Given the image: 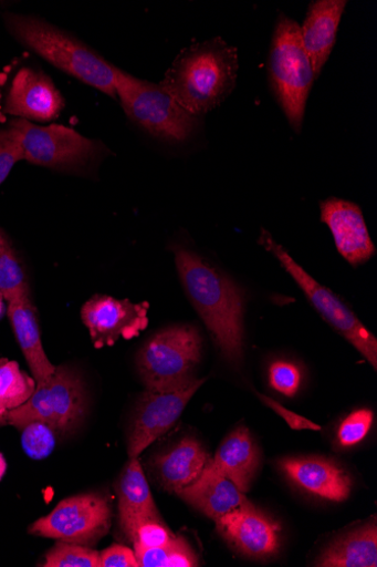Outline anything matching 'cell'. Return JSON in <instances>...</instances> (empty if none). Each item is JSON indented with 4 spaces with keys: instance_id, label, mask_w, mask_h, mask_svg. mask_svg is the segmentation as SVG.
Returning <instances> with one entry per match:
<instances>
[{
    "instance_id": "cell-1",
    "label": "cell",
    "mask_w": 377,
    "mask_h": 567,
    "mask_svg": "<svg viewBox=\"0 0 377 567\" xmlns=\"http://www.w3.org/2000/svg\"><path fill=\"white\" fill-rule=\"evenodd\" d=\"M184 288L228 362L239 369L244 353V292L195 250L174 245Z\"/></svg>"
},
{
    "instance_id": "cell-2",
    "label": "cell",
    "mask_w": 377,
    "mask_h": 567,
    "mask_svg": "<svg viewBox=\"0 0 377 567\" xmlns=\"http://www.w3.org/2000/svg\"><path fill=\"white\" fill-rule=\"evenodd\" d=\"M238 71V49L219 37L184 49L159 85L184 110L201 118L232 94Z\"/></svg>"
},
{
    "instance_id": "cell-3",
    "label": "cell",
    "mask_w": 377,
    "mask_h": 567,
    "mask_svg": "<svg viewBox=\"0 0 377 567\" xmlns=\"http://www.w3.org/2000/svg\"><path fill=\"white\" fill-rule=\"evenodd\" d=\"M10 34L52 66L113 99L121 69L72 33L39 18L7 13Z\"/></svg>"
},
{
    "instance_id": "cell-4",
    "label": "cell",
    "mask_w": 377,
    "mask_h": 567,
    "mask_svg": "<svg viewBox=\"0 0 377 567\" xmlns=\"http://www.w3.org/2000/svg\"><path fill=\"white\" fill-rule=\"evenodd\" d=\"M269 83L290 125L300 134L306 102L315 79L294 20L279 17L268 60Z\"/></svg>"
},
{
    "instance_id": "cell-5",
    "label": "cell",
    "mask_w": 377,
    "mask_h": 567,
    "mask_svg": "<svg viewBox=\"0 0 377 567\" xmlns=\"http://www.w3.org/2000/svg\"><path fill=\"white\" fill-rule=\"evenodd\" d=\"M202 339L191 326H178L153 336L137 355V370L147 391L176 392L193 385Z\"/></svg>"
},
{
    "instance_id": "cell-6",
    "label": "cell",
    "mask_w": 377,
    "mask_h": 567,
    "mask_svg": "<svg viewBox=\"0 0 377 567\" xmlns=\"http://www.w3.org/2000/svg\"><path fill=\"white\" fill-rule=\"evenodd\" d=\"M116 92L126 116L161 142L182 144L199 131L200 118L184 110L159 84L119 70Z\"/></svg>"
},
{
    "instance_id": "cell-7",
    "label": "cell",
    "mask_w": 377,
    "mask_h": 567,
    "mask_svg": "<svg viewBox=\"0 0 377 567\" xmlns=\"http://www.w3.org/2000/svg\"><path fill=\"white\" fill-rule=\"evenodd\" d=\"M9 125L19 133L24 161L39 167L83 173L107 153L101 141L85 137L64 125L40 126L20 118Z\"/></svg>"
},
{
    "instance_id": "cell-8",
    "label": "cell",
    "mask_w": 377,
    "mask_h": 567,
    "mask_svg": "<svg viewBox=\"0 0 377 567\" xmlns=\"http://www.w3.org/2000/svg\"><path fill=\"white\" fill-rule=\"evenodd\" d=\"M87 394L82 377L72 368L59 367L51 379L36 386L21 406L8 411V425L21 430L28 423L41 421L59 433L75 429L84 419Z\"/></svg>"
},
{
    "instance_id": "cell-9",
    "label": "cell",
    "mask_w": 377,
    "mask_h": 567,
    "mask_svg": "<svg viewBox=\"0 0 377 567\" xmlns=\"http://www.w3.org/2000/svg\"><path fill=\"white\" fill-rule=\"evenodd\" d=\"M259 244L276 257L323 320L327 321L350 342L376 371L377 340L358 320L352 309L337 295L315 281L265 229L261 230Z\"/></svg>"
},
{
    "instance_id": "cell-10",
    "label": "cell",
    "mask_w": 377,
    "mask_h": 567,
    "mask_svg": "<svg viewBox=\"0 0 377 567\" xmlns=\"http://www.w3.org/2000/svg\"><path fill=\"white\" fill-rule=\"evenodd\" d=\"M111 499L101 494H83L62 501L30 528L31 535L60 542L94 546L112 527Z\"/></svg>"
},
{
    "instance_id": "cell-11",
    "label": "cell",
    "mask_w": 377,
    "mask_h": 567,
    "mask_svg": "<svg viewBox=\"0 0 377 567\" xmlns=\"http://www.w3.org/2000/svg\"><path fill=\"white\" fill-rule=\"evenodd\" d=\"M149 303L96 295L82 308L81 317L96 349L138 337L148 326Z\"/></svg>"
},
{
    "instance_id": "cell-12",
    "label": "cell",
    "mask_w": 377,
    "mask_h": 567,
    "mask_svg": "<svg viewBox=\"0 0 377 567\" xmlns=\"http://www.w3.org/2000/svg\"><path fill=\"white\" fill-rule=\"evenodd\" d=\"M207 379L176 392L147 391L138 400L128 439L129 458L138 457L151 443L169 432Z\"/></svg>"
},
{
    "instance_id": "cell-13",
    "label": "cell",
    "mask_w": 377,
    "mask_h": 567,
    "mask_svg": "<svg viewBox=\"0 0 377 567\" xmlns=\"http://www.w3.org/2000/svg\"><path fill=\"white\" fill-rule=\"evenodd\" d=\"M66 106L55 83L41 70L30 66L18 71L6 96V113L29 122L56 121Z\"/></svg>"
},
{
    "instance_id": "cell-14",
    "label": "cell",
    "mask_w": 377,
    "mask_h": 567,
    "mask_svg": "<svg viewBox=\"0 0 377 567\" xmlns=\"http://www.w3.org/2000/svg\"><path fill=\"white\" fill-rule=\"evenodd\" d=\"M214 523L219 534L248 557L271 558L280 551L281 526L253 504L234 509Z\"/></svg>"
},
{
    "instance_id": "cell-15",
    "label": "cell",
    "mask_w": 377,
    "mask_h": 567,
    "mask_svg": "<svg viewBox=\"0 0 377 567\" xmlns=\"http://www.w3.org/2000/svg\"><path fill=\"white\" fill-rule=\"evenodd\" d=\"M321 220L332 230L338 251L353 267L371 259L376 249L363 213L355 203L332 197L321 202Z\"/></svg>"
},
{
    "instance_id": "cell-16",
    "label": "cell",
    "mask_w": 377,
    "mask_h": 567,
    "mask_svg": "<svg viewBox=\"0 0 377 567\" xmlns=\"http://www.w3.org/2000/svg\"><path fill=\"white\" fill-rule=\"evenodd\" d=\"M279 466L293 484L311 495L332 502H344L350 495L352 478L331 460L286 457Z\"/></svg>"
},
{
    "instance_id": "cell-17",
    "label": "cell",
    "mask_w": 377,
    "mask_h": 567,
    "mask_svg": "<svg viewBox=\"0 0 377 567\" xmlns=\"http://www.w3.org/2000/svg\"><path fill=\"white\" fill-rule=\"evenodd\" d=\"M346 7V0H316L308 7L301 37L315 79L332 55Z\"/></svg>"
},
{
    "instance_id": "cell-18",
    "label": "cell",
    "mask_w": 377,
    "mask_h": 567,
    "mask_svg": "<svg viewBox=\"0 0 377 567\" xmlns=\"http://www.w3.org/2000/svg\"><path fill=\"white\" fill-rule=\"evenodd\" d=\"M177 495L213 522L252 504L230 480L212 468L210 461L200 477Z\"/></svg>"
},
{
    "instance_id": "cell-19",
    "label": "cell",
    "mask_w": 377,
    "mask_h": 567,
    "mask_svg": "<svg viewBox=\"0 0 377 567\" xmlns=\"http://www.w3.org/2000/svg\"><path fill=\"white\" fill-rule=\"evenodd\" d=\"M8 302V313L13 331L36 386H41L55 373L56 367L51 364L43 350L36 309L30 295L13 298Z\"/></svg>"
},
{
    "instance_id": "cell-20",
    "label": "cell",
    "mask_w": 377,
    "mask_h": 567,
    "mask_svg": "<svg viewBox=\"0 0 377 567\" xmlns=\"http://www.w3.org/2000/svg\"><path fill=\"white\" fill-rule=\"evenodd\" d=\"M116 489L121 527L129 542L142 522L161 519L138 457L129 458Z\"/></svg>"
},
{
    "instance_id": "cell-21",
    "label": "cell",
    "mask_w": 377,
    "mask_h": 567,
    "mask_svg": "<svg viewBox=\"0 0 377 567\" xmlns=\"http://www.w3.org/2000/svg\"><path fill=\"white\" fill-rule=\"evenodd\" d=\"M210 460L200 442L187 437L168 453L157 456L154 468L161 487L178 494L200 477Z\"/></svg>"
},
{
    "instance_id": "cell-22",
    "label": "cell",
    "mask_w": 377,
    "mask_h": 567,
    "mask_svg": "<svg viewBox=\"0 0 377 567\" xmlns=\"http://www.w3.org/2000/svg\"><path fill=\"white\" fill-rule=\"evenodd\" d=\"M214 471L248 493L260 465V453L250 432L241 427L231 433L210 460Z\"/></svg>"
},
{
    "instance_id": "cell-23",
    "label": "cell",
    "mask_w": 377,
    "mask_h": 567,
    "mask_svg": "<svg viewBox=\"0 0 377 567\" xmlns=\"http://www.w3.org/2000/svg\"><path fill=\"white\" fill-rule=\"evenodd\" d=\"M316 566L325 567H376L377 527L368 523L334 542L322 553Z\"/></svg>"
},
{
    "instance_id": "cell-24",
    "label": "cell",
    "mask_w": 377,
    "mask_h": 567,
    "mask_svg": "<svg viewBox=\"0 0 377 567\" xmlns=\"http://www.w3.org/2000/svg\"><path fill=\"white\" fill-rule=\"evenodd\" d=\"M35 390V380L21 371L17 362L0 359V415L23 405Z\"/></svg>"
},
{
    "instance_id": "cell-25",
    "label": "cell",
    "mask_w": 377,
    "mask_h": 567,
    "mask_svg": "<svg viewBox=\"0 0 377 567\" xmlns=\"http://www.w3.org/2000/svg\"><path fill=\"white\" fill-rule=\"evenodd\" d=\"M0 290H2L7 301L30 295V286L23 265L3 229H0Z\"/></svg>"
},
{
    "instance_id": "cell-26",
    "label": "cell",
    "mask_w": 377,
    "mask_h": 567,
    "mask_svg": "<svg viewBox=\"0 0 377 567\" xmlns=\"http://www.w3.org/2000/svg\"><path fill=\"white\" fill-rule=\"evenodd\" d=\"M139 567H195L197 554L184 537H176L166 546L134 549Z\"/></svg>"
},
{
    "instance_id": "cell-27",
    "label": "cell",
    "mask_w": 377,
    "mask_h": 567,
    "mask_svg": "<svg viewBox=\"0 0 377 567\" xmlns=\"http://www.w3.org/2000/svg\"><path fill=\"white\" fill-rule=\"evenodd\" d=\"M45 567H100V553L77 544L60 542L45 555Z\"/></svg>"
},
{
    "instance_id": "cell-28",
    "label": "cell",
    "mask_w": 377,
    "mask_h": 567,
    "mask_svg": "<svg viewBox=\"0 0 377 567\" xmlns=\"http://www.w3.org/2000/svg\"><path fill=\"white\" fill-rule=\"evenodd\" d=\"M22 446L33 460L46 458L56 449L59 432L49 424L34 421L21 429Z\"/></svg>"
},
{
    "instance_id": "cell-29",
    "label": "cell",
    "mask_w": 377,
    "mask_h": 567,
    "mask_svg": "<svg viewBox=\"0 0 377 567\" xmlns=\"http://www.w3.org/2000/svg\"><path fill=\"white\" fill-rule=\"evenodd\" d=\"M177 536L165 525L164 519L142 522L132 536L135 549H150L166 546Z\"/></svg>"
},
{
    "instance_id": "cell-30",
    "label": "cell",
    "mask_w": 377,
    "mask_h": 567,
    "mask_svg": "<svg viewBox=\"0 0 377 567\" xmlns=\"http://www.w3.org/2000/svg\"><path fill=\"white\" fill-rule=\"evenodd\" d=\"M374 421L370 409H358L342 423L338 431V441L343 447L358 445L368 435Z\"/></svg>"
},
{
    "instance_id": "cell-31",
    "label": "cell",
    "mask_w": 377,
    "mask_h": 567,
    "mask_svg": "<svg viewBox=\"0 0 377 567\" xmlns=\"http://www.w3.org/2000/svg\"><path fill=\"white\" fill-rule=\"evenodd\" d=\"M269 384L287 398L297 394L302 384V372L293 363L286 360H277L269 368Z\"/></svg>"
},
{
    "instance_id": "cell-32",
    "label": "cell",
    "mask_w": 377,
    "mask_h": 567,
    "mask_svg": "<svg viewBox=\"0 0 377 567\" xmlns=\"http://www.w3.org/2000/svg\"><path fill=\"white\" fill-rule=\"evenodd\" d=\"M24 161L19 133L8 125L0 128V185L10 176L14 166Z\"/></svg>"
},
{
    "instance_id": "cell-33",
    "label": "cell",
    "mask_w": 377,
    "mask_h": 567,
    "mask_svg": "<svg viewBox=\"0 0 377 567\" xmlns=\"http://www.w3.org/2000/svg\"><path fill=\"white\" fill-rule=\"evenodd\" d=\"M259 399L269 408L273 409L279 416H281L287 425L294 431H314L317 432L321 430V426L314 424L313 422L295 414V412L286 409L284 405L279 403L272 398L265 396L261 393H256Z\"/></svg>"
},
{
    "instance_id": "cell-34",
    "label": "cell",
    "mask_w": 377,
    "mask_h": 567,
    "mask_svg": "<svg viewBox=\"0 0 377 567\" xmlns=\"http://www.w3.org/2000/svg\"><path fill=\"white\" fill-rule=\"evenodd\" d=\"M100 567H139L135 551L129 547L114 545L100 553Z\"/></svg>"
},
{
    "instance_id": "cell-35",
    "label": "cell",
    "mask_w": 377,
    "mask_h": 567,
    "mask_svg": "<svg viewBox=\"0 0 377 567\" xmlns=\"http://www.w3.org/2000/svg\"><path fill=\"white\" fill-rule=\"evenodd\" d=\"M8 471V463L3 456V454H0V481L3 480L4 475Z\"/></svg>"
},
{
    "instance_id": "cell-36",
    "label": "cell",
    "mask_w": 377,
    "mask_h": 567,
    "mask_svg": "<svg viewBox=\"0 0 377 567\" xmlns=\"http://www.w3.org/2000/svg\"><path fill=\"white\" fill-rule=\"evenodd\" d=\"M6 301L2 290H0V320H2L7 313Z\"/></svg>"
},
{
    "instance_id": "cell-37",
    "label": "cell",
    "mask_w": 377,
    "mask_h": 567,
    "mask_svg": "<svg viewBox=\"0 0 377 567\" xmlns=\"http://www.w3.org/2000/svg\"><path fill=\"white\" fill-rule=\"evenodd\" d=\"M4 426H8V421H7L6 414L0 415V427H4Z\"/></svg>"
}]
</instances>
